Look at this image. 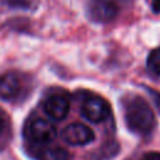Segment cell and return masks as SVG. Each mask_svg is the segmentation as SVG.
<instances>
[{"label":"cell","mask_w":160,"mask_h":160,"mask_svg":"<svg viewBox=\"0 0 160 160\" xmlns=\"http://www.w3.org/2000/svg\"><path fill=\"white\" fill-rule=\"evenodd\" d=\"M125 122L129 130L135 134L146 135L155 126V115L150 105L138 95L130 96L124 101Z\"/></svg>","instance_id":"cell-1"},{"label":"cell","mask_w":160,"mask_h":160,"mask_svg":"<svg viewBox=\"0 0 160 160\" xmlns=\"http://www.w3.org/2000/svg\"><path fill=\"white\" fill-rule=\"evenodd\" d=\"M25 136L35 145L50 144L56 136V129L54 124L44 118L30 119L25 125Z\"/></svg>","instance_id":"cell-2"},{"label":"cell","mask_w":160,"mask_h":160,"mask_svg":"<svg viewBox=\"0 0 160 160\" xmlns=\"http://www.w3.org/2000/svg\"><path fill=\"white\" fill-rule=\"evenodd\" d=\"M81 115L91 122H101L110 115V106L105 99L98 95L86 96L81 104Z\"/></svg>","instance_id":"cell-3"},{"label":"cell","mask_w":160,"mask_h":160,"mask_svg":"<svg viewBox=\"0 0 160 160\" xmlns=\"http://www.w3.org/2000/svg\"><path fill=\"white\" fill-rule=\"evenodd\" d=\"M119 12L118 4L114 0H89L86 5L88 16L95 22L112 21Z\"/></svg>","instance_id":"cell-4"},{"label":"cell","mask_w":160,"mask_h":160,"mask_svg":"<svg viewBox=\"0 0 160 160\" xmlns=\"http://www.w3.org/2000/svg\"><path fill=\"white\" fill-rule=\"evenodd\" d=\"M70 110V99L64 92H56L46 98L44 102V111L49 118L56 121L64 120Z\"/></svg>","instance_id":"cell-5"},{"label":"cell","mask_w":160,"mask_h":160,"mask_svg":"<svg viewBox=\"0 0 160 160\" xmlns=\"http://www.w3.org/2000/svg\"><path fill=\"white\" fill-rule=\"evenodd\" d=\"M62 138L70 145L84 146L94 141L95 134L86 125L80 124V122H74V124L68 125L62 130Z\"/></svg>","instance_id":"cell-6"},{"label":"cell","mask_w":160,"mask_h":160,"mask_svg":"<svg viewBox=\"0 0 160 160\" xmlns=\"http://www.w3.org/2000/svg\"><path fill=\"white\" fill-rule=\"evenodd\" d=\"M21 79L18 74L10 71L0 76V99L14 100L21 92Z\"/></svg>","instance_id":"cell-7"},{"label":"cell","mask_w":160,"mask_h":160,"mask_svg":"<svg viewBox=\"0 0 160 160\" xmlns=\"http://www.w3.org/2000/svg\"><path fill=\"white\" fill-rule=\"evenodd\" d=\"M31 156L35 160H70L69 152L55 145H36L31 149Z\"/></svg>","instance_id":"cell-8"},{"label":"cell","mask_w":160,"mask_h":160,"mask_svg":"<svg viewBox=\"0 0 160 160\" xmlns=\"http://www.w3.org/2000/svg\"><path fill=\"white\" fill-rule=\"evenodd\" d=\"M146 69L151 75H160V48L151 50L146 60Z\"/></svg>","instance_id":"cell-9"},{"label":"cell","mask_w":160,"mask_h":160,"mask_svg":"<svg viewBox=\"0 0 160 160\" xmlns=\"http://www.w3.org/2000/svg\"><path fill=\"white\" fill-rule=\"evenodd\" d=\"M5 2L12 9L32 10L34 8H36L38 0H5Z\"/></svg>","instance_id":"cell-10"},{"label":"cell","mask_w":160,"mask_h":160,"mask_svg":"<svg viewBox=\"0 0 160 160\" xmlns=\"http://www.w3.org/2000/svg\"><path fill=\"white\" fill-rule=\"evenodd\" d=\"M142 160H160V152H149L142 158Z\"/></svg>","instance_id":"cell-11"},{"label":"cell","mask_w":160,"mask_h":160,"mask_svg":"<svg viewBox=\"0 0 160 160\" xmlns=\"http://www.w3.org/2000/svg\"><path fill=\"white\" fill-rule=\"evenodd\" d=\"M151 10L155 14L160 12V0H151Z\"/></svg>","instance_id":"cell-12"},{"label":"cell","mask_w":160,"mask_h":160,"mask_svg":"<svg viewBox=\"0 0 160 160\" xmlns=\"http://www.w3.org/2000/svg\"><path fill=\"white\" fill-rule=\"evenodd\" d=\"M4 126H5V121H4L2 115L0 114V134H2V131H4Z\"/></svg>","instance_id":"cell-13"}]
</instances>
